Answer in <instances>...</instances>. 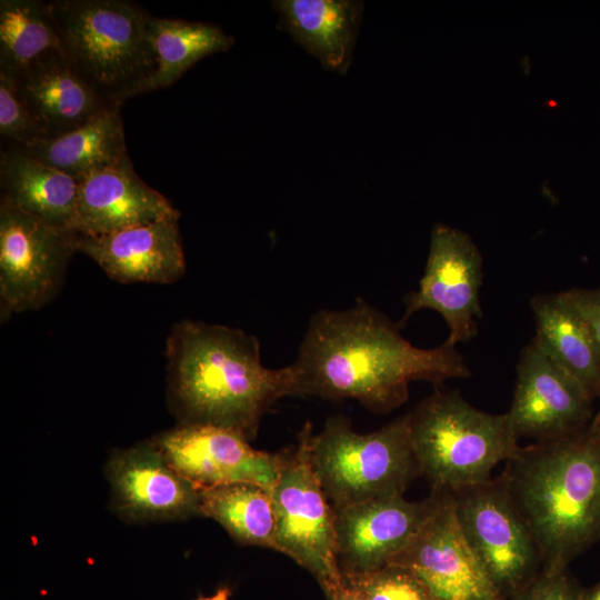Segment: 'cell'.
<instances>
[{
    "label": "cell",
    "instance_id": "obj_10",
    "mask_svg": "<svg viewBox=\"0 0 600 600\" xmlns=\"http://www.w3.org/2000/svg\"><path fill=\"white\" fill-rule=\"evenodd\" d=\"M481 282L482 258L472 239L456 228L437 223L424 273L418 290L406 299L401 323L422 309H431L448 324L444 343L456 347L469 341L477 334V320L481 317Z\"/></svg>",
    "mask_w": 600,
    "mask_h": 600
},
{
    "label": "cell",
    "instance_id": "obj_21",
    "mask_svg": "<svg viewBox=\"0 0 600 600\" xmlns=\"http://www.w3.org/2000/svg\"><path fill=\"white\" fill-rule=\"evenodd\" d=\"M537 334L543 351L571 374L592 399L600 396V349L584 319L561 296L531 298Z\"/></svg>",
    "mask_w": 600,
    "mask_h": 600
},
{
    "label": "cell",
    "instance_id": "obj_4",
    "mask_svg": "<svg viewBox=\"0 0 600 600\" xmlns=\"http://www.w3.org/2000/svg\"><path fill=\"white\" fill-rule=\"evenodd\" d=\"M64 54L102 97L122 104L153 76L151 14L127 0L48 1Z\"/></svg>",
    "mask_w": 600,
    "mask_h": 600
},
{
    "label": "cell",
    "instance_id": "obj_23",
    "mask_svg": "<svg viewBox=\"0 0 600 600\" xmlns=\"http://www.w3.org/2000/svg\"><path fill=\"white\" fill-rule=\"evenodd\" d=\"M57 56L66 54L48 1H0V72L17 78Z\"/></svg>",
    "mask_w": 600,
    "mask_h": 600
},
{
    "label": "cell",
    "instance_id": "obj_20",
    "mask_svg": "<svg viewBox=\"0 0 600 600\" xmlns=\"http://www.w3.org/2000/svg\"><path fill=\"white\" fill-rule=\"evenodd\" d=\"M281 27L324 68L344 73L352 59L362 4L350 0H279Z\"/></svg>",
    "mask_w": 600,
    "mask_h": 600
},
{
    "label": "cell",
    "instance_id": "obj_7",
    "mask_svg": "<svg viewBox=\"0 0 600 600\" xmlns=\"http://www.w3.org/2000/svg\"><path fill=\"white\" fill-rule=\"evenodd\" d=\"M307 421L297 443L281 452V467L271 490L279 552L308 570L330 600L343 586L337 557L333 508L314 471Z\"/></svg>",
    "mask_w": 600,
    "mask_h": 600
},
{
    "label": "cell",
    "instance_id": "obj_30",
    "mask_svg": "<svg viewBox=\"0 0 600 600\" xmlns=\"http://www.w3.org/2000/svg\"><path fill=\"white\" fill-rule=\"evenodd\" d=\"M330 600H366L359 591L343 581V586Z\"/></svg>",
    "mask_w": 600,
    "mask_h": 600
},
{
    "label": "cell",
    "instance_id": "obj_17",
    "mask_svg": "<svg viewBox=\"0 0 600 600\" xmlns=\"http://www.w3.org/2000/svg\"><path fill=\"white\" fill-rule=\"evenodd\" d=\"M179 211L134 171L130 157L80 180L72 231L103 236L179 217Z\"/></svg>",
    "mask_w": 600,
    "mask_h": 600
},
{
    "label": "cell",
    "instance_id": "obj_22",
    "mask_svg": "<svg viewBox=\"0 0 600 600\" xmlns=\"http://www.w3.org/2000/svg\"><path fill=\"white\" fill-rule=\"evenodd\" d=\"M120 109L112 108L66 134L18 149L80 181L129 156Z\"/></svg>",
    "mask_w": 600,
    "mask_h": 600
},
{
    "label": "cell",
    "instance_id": "obj_6",
    "mask_svg": "<svg viewBox=\"0 0 600 600\" xmlns=\"http://www.w3.org/2000/svg\"><path fill=\"white\" fill-rule=\"evenodd\" d=\"M314 471L332 506L403 496L421 476L406 414L384 427L359 433L343 416L330 417L310 441Z\"/></svg>",
    "mask_w": 600,
    "mask_h": 600
},
{
    "label": "cell",
    "instance_id": "obj_33",
    "mask_svg": "<svg viewBox=\"0 0 600 600\" xmlns=\"http://www.w3.org/2000/svg\"><path fill=\"white\" fill-rule=\"evenodd\" d=\"M230 594L231 592L228 587H221L212 596L199 597L196 600H229Z\"/></svg>",
    "mask_w": 600,
    "mask_h": 600
},
{
    "label": "cell",
    "instance_id": "obj_28",
    "mask_svg": "<svg viewBox=\"0 0 600 600\" xmlns=\"http://www.w3.org/2000/svg\"><path fill=\"white\" fill-rule=\"evenodd\" d=\"M582 587L568 570L541 571L531 582L504 600H579Z\"/></svg>",
    "mask_w": 600,
    "mask_h": 600
},
{
    "label": "cell",
    "instance_id": "obj_11",
    "mask_svg": "<svg viewBox=\"0 0 600 600\" xmlns=\"http://www.w3.org/2000/svg\"><path fill=\"white\" fill-rule=\"evenodd\" d=\"M151 442L198 490L231 483H253L272 490L279 477L281 452L257 450L230 429L179 424Z\"/></svg>",
    "mask_w": 600,
    "mask_h": 600
},
{
    "label": "cell",
    "instance_id": "obj_26",
    "mask_svg": "<svg viewBox=\"0 0 600 600\" xmlns=\"http://www.w3.org/2000/svg\"><path fill=\"white\" fill-rule=\"evenodd\" d=\"M342 578L366 600H439L417 574L401 566Z\"/></svg>",
    "mask_w": 600,
    "mask_h": 600
},
{
    "label": "cell",
    "instance_id": "obj_14",
    "mask_svg": "<svg viewBox=\"0 0 600 600\" xmlns=\"http://www.w3.org/2000/svg\"><path fill=\"white\" fill-rule=\"evenodd\" d=\"M438 503V494L421 501L403 496L333 508L337 557L342 576L388 566L422 528Z\"/></svg>",
    "mask_w": 600,
    "mask_h": 600
},
{
    "label": "cell",
    "instance_id": "obj_15",
    "mask_svg": "<svg viewBox=\"0 0 600 600\" xmlns=\"http://www.w3.org/2000/svg\"><path fill=\"white\" fill-rule=\"evenodd\" d=\"M107 471L114 503L128 519L199 514V490L167 462L151 441L114 453Z\"/></svg>",
    "mask_w": 600,
    "mask_h": 600
},
{
    "label": "cell",
    "instance_id": "obj_3",
    "mask_svg": "<svg viewBox=\"0 0 600 600\" xmlns=\"http://www.w3.org/2000/svg\"><path fill=\"white\" fill-rule=\"evenodd\" d=\"M500 478L536 542L542 571L568 570L600 541V444L588 428L520 447Z\"/></svg>",
    "mask_w": 600,
    "mask_h": 600
},
{
    "label": "cell",
    "instance_id": "obj_1",
    "mask_svg": "<svg viewBox=\"0 0 600 600\" xmlns=\"http://www.w3.org/2000/svg\"><path fill=\"white\" fill-rule=\"evenodd\" d=\"M291 367L294 396L354 399L376 413L404 403L411 381L438 384L470 376L456 347H414L399 326L361 299L346 310L313 314Z\"/></svg>",
    "mask_w": 600,
    "mask_h": 600
},
{
    "label": "cell",
    "instance_id": "obj_31",
    "mask_svg": "<svg viewBox=\"0 0 600 600\" xmlns=\"http://www.w3.org/2000/svg\"><path fill=\"white\" fill-rule=\"evenodd\" d=\"M579 600H600V581L590 588H582Z\"/></svg>",
    "mask_w": 600,
    "mask_h": 600
},
{
    "label": "cell",
    "instance_id": "obj_27",
    "mask_svg": "<svg viewBox=\"0 0 600 600\" xmlns=\"http://www.w3.org/2000/svg\"><path fill=\"white\" fill-rule=\"evenodd\" d=\"M0 138L2 147L24 148L46 139L14 80L0 72Z\"/></svg>",
    "mask_w": 600,
    "mask_h": 600
},
{
    "label": "cell",
    "instance_id": "obj_32",
    "mask_svg": "<svg viewBox=\"0 0 600 600\" xmlns=\"http://www.w3.org/2000/svg\"><path fill=\"white\" fill-rule=\"evenodd\" d=\"M600 399V396H599ZM589 433L600 444V408L597 414L592 418L589 427Z\"/></svg>",
    "mask_w": 600,
    "mask_h": 600
},
{
    "label": "cell",
    "instance_id": "obj_29",
    "mask_svg": "<svg viewBox=\"0 0 600 600\" xmlns=\"http://www.w3.org/2000/svg\"><path fill=\"white\" fill-rule=\"evenodd\" d=\"M562 298L579 312L588 323L600 349V288L570 289L560 292Z\"/></svg>",
    "mask_w": 600,
    "mask_h": 600
},
{
    "label": "cell",
    "instance_id": "obj_9",
    "mask_svg": "<svg viewBox=\"0 0 600 600\" xmlns=\"http://www.w3.org/2000/svg\"><path fill=\"white\" fill-rule=\"evenodd\" d=\"M78 234L0 198L1 319L42 308L60 291Z\"/></svg>",
    "mask_w": 600,
    "mask_h": 600
},
{
    "label": "cell",
    "instance_id": "obj_19",
    "mask_svg": "<svg viewBox=\"0 0 600 600\" xmlns=\"http://www.w3.org/2000/svg\"><path fill=\"white\" fill-rule=\"evenodd\" d=\"M80 181L14 147H1V198L41 221L72 231ZM73 232V231H72Z\"/></svg>",
    "mask_w": 600,
    "mask_h": 600
},
{
    "label": "cell",
    "instance_id": "obj_18",
    "mask_svg": "<svg viewBox=\"0 0 600 600\" xmlns=\"http://www.w3.org/2000/svg\"><path fill=\"white\" fill-rule=\"evenodd\" d=\"M12 79L44 138L71 132L122 106L102 97L66 56L42 61Z\"/></svg>",
    "mask_w": 600,
    "mask_h": 600
},
{
    "label": "cell",
    "instance_id": "obj_12",
    "mask_svg": "<svg viewBox=\"0 0 600 600\" xmlns=\"http://www.w3.org/2000/svg\"><path fill=\"white\" fill-rule=\"evenodd\" d=\"M592 401L581 383L532 339L517 363L513 399L507 416L518 439L554 440L588 428Z\"/></svg>",
    "mask_w": 600,
    "mask_h": 600
},
{
    "label": "cell",
    "instance_id": "obj_2",
    "mask_svg": "<svg viewBox=\"0 0 600 600\" xmlns=\"http://www.w3.org/2000/svg\"><path fill=\"white\" fill-rule=\"evenodd\" d=\"M169 396L180 424L230 429L252 440L267 411L294 396L290 366L266 368L258 339L222 324L174 323L167 338Z\"/></svg>",
    "mask_w": 600,
    "mask_h": 600
},
{
    "label": "cell",
    "instance_id": "obj_25",
    "mask_svg": "<svg viewBox=\"0 0 600 600\" xmlns=\"http://www.w3.org/2000/svg\"><path fill=\"white\" fill-rule=\"evenodd\" d=\"M199 493V514L217 521L237 542L278 550L271 490L253 483H231Z\"/></svg>",
    "mask_w": 600,
    "mask_h": 600
},
{
    "label": "cell",
    "instance_id": "obj_24",
    "mask_svg": "<svg viewBox=\"0 0 600 600\" xmlns=\"http://www.w3.org/2000/svg\"><path fill=\"white\" fill-rule=\"evenodd\" d=\"M157 67L142 93L172 86L202 58L228 51L233 38L219 26L151 16L148 26Z\"/></svg>",
    "mask_w": 600,
    "mask_h": 600
},
{
    "label": "cell",
    "instance_id": "obj_5",
    "mask_svg": "<svg viewBox=\"0 0 600 600\" xmlns=\"http://www.w3.org/2000/svg\"><path fill=\"white\" fill-rule=\"evenodd\" d=\"M408 416L413 453L432 491L451 492L488 481L493 469L520 448L507 412H484L457 390L437 389Z\"/></svg>",
    "mask_w": 600,
    "mask_h": 600
},
{
    "label": "cell",
    "instance_id": "obj_16",
    "mask_svg": "<svg viewBox=\"0 0 600 600\" xmlns=\"http://www.w3.org/2000/svg\"><path fill=\"white\" fill-rule=\"evenodd\" d=\"M178 221L173 217L103 236L78 234L77 252L121 283H172L186 271Z\"/></svg>",
    "mask_w": 600,
    "mask_h": 600
},
{
    "label": "cell",
    "instance_id": "obj_13",
    "mask_svg": "<svg viewBox=\"0 0 600 600\" xmlns=\"http://www.w3.org/2000/svg\"><path fill=\"white\" fill-rule=\"evenodd\" d=\"M414 538L389 564L417 574L439 600H503L458 526L448 492Z\"/></svg>",
    "mask_w": 600,
    "mask_h": 600
},
{
    "label": "cell",
    "instance_id": "obj_8",
    "mask_svg": "<svg viewBox=\"0 0 600 600\" xmlns=\"http://www.w3.org/2000/svg\"><path fill=\"white\" fill-rule=\"evenodd\" d=\"M448 493L466 542L503 600L542 571L536 542L500 476Z\"/></svg>",
    "mask_w": 600,
    "mask_h": 600
}]
</instances>
